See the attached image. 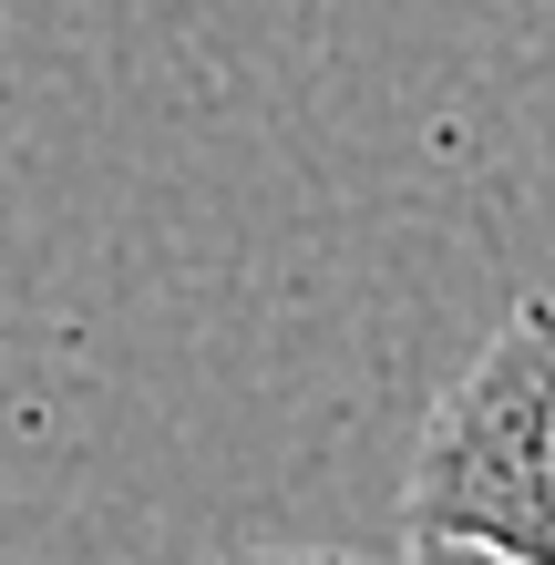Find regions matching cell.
Masks as SVG:
<instances>
[{
    "label": "cell",
    "mask_w": 555,
    "mask_h": 565,
    "mask_svg": "<svg viewBox=\"0 0 555 565\" xmlns=\"http://www.w3.org/2000/svg\"><path fill=\"white\" fill-rule=\"evenodd\" d=\"M402 524L504 565H555V298H514L402 473Z\"/></svg>",
    "instance_id": "6da1fadb"
},
{
    "label": "cell",
    "mask_w": 555,
    "mask_h": 565,
    "mask_svg": "<svg viewBox=\"0 0 555 565\" xmlns=\"http://www.w3.org/2000/svg\"><path fill=\"white\" fill-rule=\"evenodd\" d=\"M216 565H381V555H340V545H247V555H216Z\"/></svg>",
    "instance_id": "7a4b0ae2"
},
{
    "label": "cell",
    "mask_w": 555,
    "mask_h": 565,
    "mask_svg": "<svg viewBox=\"0 0 555 565\" xmlns=\"http://www.w3.org/2000/svg\"><path fill=\"white\" fill-rule=\"evenodd\" d=\"M402 565H504V555H483V545H442V535H412Z\"/></svg>",
    "instance_id": "3957f363"
}]
</instances>
